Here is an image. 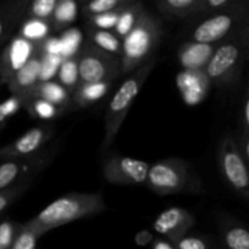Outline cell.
Returning <instances> with one entry per match:
<instances>
[{"mask_svg":"<svg viewBox=\"0 0 249 249\" xmlns=\"http://www.w3.org/2000/svg\"><path fill=\"white\" fill-rule=\"evenodd\" d=\"M29 186H31V184H23L19 185V186L12 187V189L0 191V213H2L5 209L9 208L19 196H22L24 194V191Z\"/></svg>","mask_w":249,"mask_h":249,"instance_id":"obj_36","label":"cell"},{"mask_svg":"<svg viewBox=\"0 0 249 249\" xmlns=\"http://www.w3.org/2000/svg\"><path fill=\"white\" fill-rule=\"evenodd\" d=\"M150 164L128 156H112L102 165V175L113 185L141 186L146 184Z\"/></svg>","mask_w":249,"mask_h":249,"instance_id":"obj_10","label":"cell"},{"mask_svg":"<svg viewBox=\"0 0 249 249\" xmlns=\"http://www.w3.org/2000/svg\"><path fill=\"white\" fill-rule=\"evenodd\" d=\"M80 83L113 82L122 74L121 58L87 41L77 53Z\"/></svg>","mask_w":249,"mask_h":249,"instance_id":"obj_8","label":"cell"},{"mask_svg":"<svg viewBox=\"0 0 249 249\" xmlns=\"http://www.w3.org/2000/svg\"><path fill=\"white\" fill-rule=\"evenodd\" d=\"M247 4L219 14L209 15L199 22L191 34V41L218 45L247 26Z\"/></svg>","mask_w":249,"mask_h":249,"instance_id":"obj_6","label":"cell"},{"mask_svg":"<svg viewBox=\"0 0 249 249\" xmlns=\"http://www.w3.org/2000/svg\"><path fill=\"white\" fill-rule=\"evenodd\" d=\"M216 45L187 41L178 50V61L182 71H204Z\"/></svg>","mask_w":249,"mask_h":249,"instance_id":"obj_16","label":"cell"},{"mask_svg":"<svg viewBox=\"0 0 249 249\" xmlns=\"http://www.w3.org/2000/svg\"><path fill=\"white\" fill-rule=\"evenodd\" d=\"M85 34L89 43L95 45L96 48L117 56L121 58L122 53V40L111 31H102L96 29L94 27H85Z\"/></svg>","mask_w":249,"mask_h":249,"instance_id":"obj_21","label":"cell"},{"mask_svg":"<svg viewBox=\"0 0 249 249\" xmlns=\"http://www.w3.org/2000/svg\"><path fill=\"white\" fill-rule=\"evenodd\" d=\"M78 2L73 0H57L55 11L49 22L53 31H62L75 21L78 15Z\"/></svg>","mask_w":249,"mask_h":249,"instance_id":"obj_25","label":"cell"},{"mask_svg":"<svg viewBox=\"0 0 249 249\" xmlns=\"http://www.w3.org/2000/svg\"><path fill=\"white\" fill-rule=\"evenodd\" d=\"M0 82H1V78H0Z\"/></svg>","mask_w":249,"mask_h":249,"instance_id":"obj_42","label":"cell"},{"mask_svg":"<svg viewBox=\"0 0 249 249\" xmlns=\"http://www.w3.org/2000/svg\"><path fill=\"white\" fill-rule=\"evenodd\" d=\"M22 107L26 108L29 116L34 117V118L45 119V121L57 118L58 116L63 114V112L60 108H57V107L53 106L50 102L45 101V100L38 99V97L28 99L27 101L23 102Z\"/></svg>","mask_w":249,"mask_h":249,"instance_id":"obj_28","label":"cell"},{"mask_svg":"<svg viewBox=\"0 0 249 249\" xmlns=\"http://www.w3.org/2000/svg\"><path fill=\"white\" fill-rule=\"evenodd\" d=\"M53 32L50 22L43 21V19L32 18L26 17L18 27V36L33 43L36 45L43 43L46 38H49Z\"/></svg>","mask_w":249,"mask_h":249,"instance_id":"obj_22","label":"cell"},{"mask_svg":"<svg viewBox=\"0 0 249 249\" xmlns=\"http://www.w3.org/2000/svg\"><path fill=\"white\" fill-rule=\"evenodd\" d=\"M32 97H38V99H43L45 101L50 102L53 106L60 108L63 113L66 112V109L73 107L72 95L62 85L55 82V80L38 83L29 91V94L24 97V100L22 101V105H23L24 101H27L28 99H32Z\"/></svg>","mask_w":249,"mask_h":249,"instance_id":"obj_18","label":"cell"},{"mask_svg":"<svg viewBox=\"0 0 249 249\" xmlns=\"http://www.w3.org/2000/svg\"><path fill=\"white\" fill-rule=\"evenodd\" d=\"M201 0H158L156 7L168 18H187L198 15Z\"/></svg>","mask_w":249,"mask_h":249,"instance_id":"obj_20","label":"cell"},{"mask_svg":"<svg viewBox=\"0 0 249 249\" xmlns=\"http://www.w3.org/2000/svg\"><path fill=\"white\" fill-rule=\"evenodd\" d=\"M55 134V125L53 124H40L19 136L10 145L0 148V158L9 160H21L39 155L45 150V145Z\"/></svg>","mask_w":249,"mask_h":249,"instance_id":"obj_11","label":"cell"},{"mask_svg":"<svg viewBox=\"0 0 249 249\" xmlns=\"http://www.w3.org/2000/svg\"><path fill=\"white\" fill-rule=\"evenodd\" d=\"M21 224L14 221L5 220L0 223V249H10L17 232L19 230Z\"/></svg>","mask_w":249,"mask_h":249,"instance_id":"obj_35","label":"cell"},{"mask_svg":"<svg viewBox=\"0 0 249 249\" xmlns=\"http://www.w3.org/2000/svg\"><path fill=\"white\" fill-rule=\"evenodd\" d=\"M38 240L39 237L33 231H31L23 224H21L16 238H15L10 249H36Z\"/></svg>","mask_w":249,"mask_h":249,"instance_id":"obj_33","label":"cell"},{"mask_svg":"<svg viewBox=\"0 0 249 249\" xmlns=\"http://www.w3.org/2000/svg\"><path fill=\"white\" fill-rule=\"evenodd\" d=\"M55 156V148H46L39 155L21 160H9L0 164V191L23 184H32Z\"/></svg>","mask_w":249,"mask_h":249,"instance_id":"obj_9","label":"cell"},{"mask_svg":"<svg viewBox=\"0 0 249 249\" xmlns=\"http://www.w3.org/2000/svg\"><path fill=\"white\" fill-rule=\"evenodd\" d=\"M155 65L156 60H152L139 70L134 71L122 83L119 89L109 101L106 114H105V138L102 142L104 150H107L116 139L126 114L130 111L131 105L142 90L143 84L152 72Z\"/></svg>","mask_w":249,"mask_h":249,"instance_id":"obj_4","label":"cell"},{"mask_svg":"<svg viewBox=\"0 0 249 249\" xmlns=\"http://www.w3.org/2000/svg\"><path fill=\"white\" fill-rule=\"evenodd\" d=\"M61 43H62V57H73L82 48V33L77 28L68 29L62 34Z\"/></svg>","mask_w":249,"mask_h":249,"instance_id":"obj_30","label":"cell"},{"mask_svg":"<svg viewBox=\"0 0 249 249\" xmlns=\"http://www.w3.org/2000/svg\"><path fill=\"white\" fill-rule=\"evenodd\" d=\"M177 82L180 94L190 105L201 102L211 88L204 71H181L178 74Z\"/></svg>","mask_w":249,"mask_h":249,"instance_id":"obj_15","label":"cell"},{"mask_svg":"<svg viewBox=\"0 0 249 249\" xmlns=\"http://www.w3.org/2000/svg\"><path fill=\"white\" fill-rule=\"evenodd\" d=\"M152 249H175V246L170 241L160 237L153 241Z\"/></svg>","mask_w":249,"mask_h":249,"instance_id":"obj_41","label":"cell"},{"mask_svg":"<svg viewBox=\"0 0 249 249\" xmlns=\"http://www.w3.org/2000/svg\"><path fill=\"white\" fill-rule=\"evenodd\" d=\"M241 133H249V96L248 91L246 92L245 99H243L242 106V118H241Z\"/></svg>","mask_w":249,"mask_h":249,"instance_id":"obj_40","label":"cell"},{"mask_svg":"<svg viewBox=\"0 0 249 249\" xmlns=\"http://www.w3.org/2000/svg\"><path fill=\"white\" fill-rule=\"evenodd\" d=\"M218 165L226 184L242 198H249L248 163L243 158L232 134H226L218 148Z\"/></svg>","mask_w":249,"mask_h":249,"instance_id":"obj_7","label":"cell"},{"mask_svg":"<svg viewBox=\"0 0 249 249\" xmlns=\"http://www.w3.org/2000/svg\"><path fill=\"white\" fill-rule=\"evenodd\" d=\"M145 10L143 4L138 0H134L130 5H128L126 7H124L121 11L118 17V21H117L116 26L113 28V33L118 36L119 39H123L130 33L131 29L136 26L139 18H140V15L142 14V11Z\"/></svg>","mask_w":249,"mask_h":249,"instance_id":"obj_24","label":"cell"},{"mask_svg":"<svg viewBox=\"0 0 249 249\" xmlns=\"http://www.w3.org/2000/svg\"><path fill=\"white\" fill-rule=\"evenodd\" d=\"M39 51V45L29 43L22 36H14L0 57V78L6 83Z\"/></svg>","mask_w":249,"mask_h":249,"instance_id":"obj_13","label":"cell"},{"mask_svg":"<svg viewBox=\"0 0 249 249\" xmlns=\"http://www.w3.org/2000/svg\"><path fill=\"white\" fill-rule=\"evenodd\" d=\"M56 4H57V0H33V1H29L26 17L49 22L53 17V11H55Z\"/></svg>","mask_w":249,"mask_h":249,"instance_id":"obj_29","label":"cell"},{"mask_svg":"<svg viewBox=\"0 0 249 249\" xmlns=\"http://www.w3.org/2000/svg\"><path fill=\"white\" fill-rule=\"evenodd\" d=\"M121 11L122 10L89 17V18H87V24L90 27H94V28L96 29H102V31H109V29H113L114 26H116L117 21H118V17H119V14H121Z\"/></svg>","mask_w":249,"mask_h":249,"instance_id":"obj_34","label":"cell"},{"mask_svg":"<svg viewBox=\"0 0 249 249\" xmlns=\"http://www.w3.org/2000/svg\"><path fill=\"white\" fill-rule=\"evenodd\" d=\"M41 51L39 49L38 53L6 82L10 91L12 92V96L17 97L21 101V104L24 97L29 94V91L39 83Z\"/></svg>","mask_w":249,"mask_h":249,"instance_id":"obj_14","label":"cell"},{"mask_svg":"<svg viewBox=\"0 0 249 249\" xmlns=\"http://www.w3.org/2000/svg\"><path fill=\"white\" fill-rule=\"evenodd\" d=\"M56 77H57L58 84L62 85L71 95L75 91L78 85L80 84L77 55L70 58H65L62 61V63L58 67Z\"/></svg>","mask_w":249,"mask_h":249,"instance_id":"obj_26","label":"cell"},{"mask_svg":"<svg viewBox=\"0 0 249 249\" xmlns=\"http://www.w3.org/2000/svg\"><path fill=\"white\" fill-rule=\"evenodd\" d=\"M106 211L101 194H67L51 202L36 216L23 224L38 237L60 226Z\"/></svg>","mask_w":249,"mask_h":249,"instance_id":"obj_1","label":"cell"},{"mask_svg":"<svg viewBox=\"0 0 249 249\" xmlns=\"http://www.w3.org/2000/svg\"><path fill=\"white\" fill-rule=\"evenodd\" d=\"M111 82L80 83L72 94L73 107L84 108L97 102L102 97L106 96L108 90L111 89Z\"/></svg>","mask_w":249,"mask_h":249,"instance_id":"obj_19","label":"cell"},{"mask_svg":"<svg viewBox=\"0 0 249 249\" xmlns=\"http://www.w3.org/2000/svg\"><path fill=\"white\" fill-rule=\"evenodd\" d=\"M174 246L175 249H211L209 242L206 238L190 233L174 242Z\"/></svg>","mask_w":249,"mask_h":249,"instance_id":"obj_37","label":"cell"},{"mask_svg":"<svg viewBox=\"0 0 249 249\" xmlns=\"http://www.w3.org/2000/svg\"><path fill=\"white\" fill-rule=\"evenodd\" d=\"M245 2L238 0H201L198 15H214L236 9Z\"/></svg>","mask_w":249,"mask_h":249,"instance_id":"obj_31","label":"cell"},{"mask_svg":"<svg viewBox=\"0 0 249 249\" xmlns=\"http://www.w3.org/2000/svg\"><path fill=\"white\" fill-rule=\"evenodd\" d=\"M134 0H92V1L82 2V12L85 18L123 10L130 5Z\"/></svg>","mask_w":249,"mask_h":249,"instance_id":"obj_27","label":"cell"},{"mask_svg":"<svg viewBox=\"0 0 249 249\" xmlns=\"http://www.w3.org/2000/svg\"><path fill=\"white\" fill-rule=\"evenodd\" d=\"M41 53L45 55H60L62 56V43L60 38L56 36H49L41 44H39Z\"/></svg>","mask_w":249,"mask_h":249,"instance_id":"obj_39","label":"cell"},{"mask_svg":"<svg viewBox=\"0 0 249 249\" xmlns=\"http://www.w3.org/2000/svg\"><path fill=\"white\" fill-rule=\"evenodd\" d=\"M191 164L181 158L172 157L150 164L146 186L160 196L191 191L196 186L192 181Z\"/></svg>","mask_w":249,"mask_h":249,"instance_id":"obj_5","label":"cell"},{"mask_svg":"<svg viewBox=\"0 0 249 249\" xmlns=\"http://www.w3.org/2000/svg\"><path fill=\"white\" fill-rule=\"evenodd\" d=\"M196 219L194 214L181 207H172L160 212L153 221V230L162 238L177 242L191 231Z\"/></svg>","mask_w":249,"mask_h":249,"instance_id":"obj_12","label":"cell"},{"mask_svg":"<svg viewBox=\"0 0 249 249\" xmlns=\"http://www.w3.org/2000/svg\"><path fill=\"white\" fill-rule=\"evenodd\" d=\"M163 29L160 19L143 10L138 23L130 33L122 39V74H131L150 61L155 60V53L162 40Z\"/></svg>","mask_w":249,"mask_h":249,"instance_id":"obj_2","label":"cell"},{"mask_svg":"<svg viewBox=\"0 0 249 249\" xmlns=\"http://www.w3.org/2000/svg\"><path fill=\"white\" fill-rule=\"evenodd\" d=\"M21 107V101L15 96H11L10 99H7L6 101L0 104V126L4 125L6 119L9 118V117L14 116Z\"/></svg>","mask_w":249,"mask_h":249,"instance_id":"obj_38","label":"cell"},{"mask_svg":"<svg viewBox=\"0 0 249 249\" xmlns=\"http://www.w3.org/2000/svg\"><path fill=\"white\" fill-rule=\"evenodd\" d=\"M248 55V26L218 44L204 68L211 85L229 87L238 79Z\"/></svg>","mask_w":249,"mask_h":249,"instance_id":"obj_3","label":"cell"},{"mask_svg":"<svg viewBox=\"0 0 249 249\" xmlns=\"http://www.w3.org/2000/svg\"><path fill=\"white\" fill-rule=\"evenodd\" d=\"M226 249H249V231L242 223L228 221L221 228Z\"/></svg>","mask_w":249,"mask_h":249,"instance_id":"obj_23","label":"cell"},{"mask_svg":"<svg viewBox=\"0 0 249 249\" xmlns=\"http://www.w3.org/2000/svg\"><path fill=\"white\" fill-rule=\"evenodd\" d=\"M29 0H12L0 7V45L12 38V34L18 28L27 16Z\"/></svg>","mask_w":249,"mask_h":249,"instance_id":"obj_17","label":"cell"},{"mask_svg":"<svg viewBox=\"0 0 249 249\" xmlns=\"http://www.w3.org/2000/svg\"><path fill=\"white\" fill-rule=\"evenodd\" d=\"M65 58L60 55H45L41 53V67L39 72V83L49 82L56 77L60 65Z\"/></svg>","mask_w":249,"mask_h":249,"instance_id":"obj_32","label":"cell"}]
</instances>
